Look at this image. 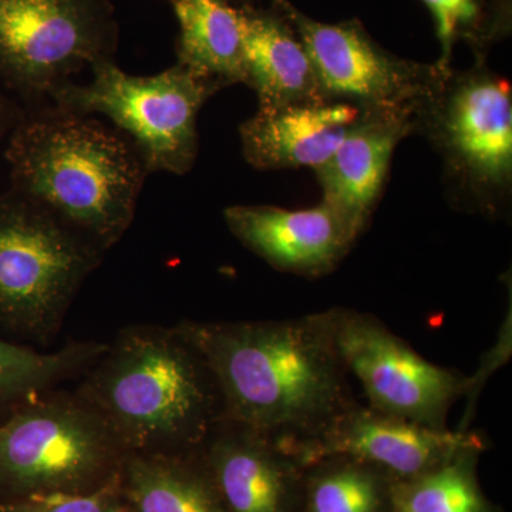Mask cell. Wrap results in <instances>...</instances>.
<instances>
[{
  "label": "cell",
  "instance_id": "6da1fadb",
  "mask_svg": "<svg viewBox=\"0 0 512 512\" xmlns=\"http://www.w3.org/2000/svg\"><path fill=\"white\" fill-rule=\"evenodd\" d=\"M175 326L217 380L221 420L259 431L282 447L315 440L357 402L323 312Z\"/></svg>",
  "mask_w": 512,
  "mask_h": 512
},
{
  "label": "cell",
  "instance_id": "7a4b0ae2",
  "mask_svg": "<svg viewBox=\"0 0 512 512\" xmlns=\"http://www.w3.org/2000/svg\"><path fill=\"white\" fill-rule=\"evenodd\" d=\"M10 190L106 254L136 218L147 165L117 128L55 104L25 107L5 151Z\"/></svg>",
  "mask_w": 512,
  "mask_h": 512
},
{
  "label": "cell",
  "instance_id": "3957f363",
  "mask_svg": "<svg viewBox=\"0 0 512 512\" xmlns=\"http://www.w3.org/2000/svg\"><path fill=\"white\" fill-rule=\"evenodd\" d=\"M76 393L130 453L198 450L222 417L217 380L177 326L120 330Z\"/></svg>",
  "mask_w": 512,
  "mask_h": 512
},
{
  "label": "cell",
  "instance_id": "277c9868",
  "mask_svg": "<svg viewBox=\"0 0 512 512\" xmlns=\"http://www.w3.org/2000/svg\"><path fill=\"white\" fill-rule=\"evenodd\" d=\"M414 133L443 161L451 204L483 217L507 215L512 192V94L485 60L451 67L414 113Z\"/></svg>",
  "mask_w": 512,
  "mask_h": 512
},
{
  "label": "cell",
  "instance_id": "5b68a950",
  "mask_svg": "<svg viewBox=\"0 0 512 512\" xmlns=\"http://www.w3.org/2000/svg\"><path fill=\"white\" fill-rule=\"evenodd\" d=\"M103 255L36 202L0 195V329L50 342Z\"/></svg>",
  "mask_w": 512,
  "mask_h": 512
},
{
  "label": "cell",
  "instance_id": "8992f818",
  "mask_svg": "<svg viewBox=\"0 0 512 512\" xmlns=\"http://www.w3.org/2000/svg\"><path fill=\"white\" fill-rule=\"evenodd\" d=\"M90 69L89 83L64 84L50 103L77 116L107 117L134 144L150 174L190 173L198 156V114L220 84L180 63L154 76H131L114 59Z\"/></svg>",
  "mask_w": 512,
  "mask_h": 512
},
{
  "label": "cell",
  "instance_id": "52a82bcc",
  "mask_svg": "<svg viewBox=\"0 0 512 512\" xmlns=\"http://www.w3.org/2000/svg\"><path fill=\"white\" fill-rule=\"evenodd\" d=\"M111 0H0V84L23 107L119 49Z\"/></svg>",
  "mask_w": 512,
  "mask_h": 512
},
{
  "label": "cell",
  "instance_id": "ba28073f",
  "mask_svg": "<svg viewBox=\"0 0 512 512\" xmlns=\"http://www.w3.org/2000/svg\"><path fill=\"white\" fill-rule=\"evenodd\" d=\"M126 457L76 392L39 394L0 421V484L29 495L79 493Z\"/></svg>",
  "mask_w": 512,
  "mask_h": 512
},
{
  "label": "cell",
  "instance_id": "9c48e42d",
  "mask_svg": "<svg viewBox=\"0 0 512 512\" xmlns=\"http://www.w3.org/2000/svg\"><path fill=\"white\" fill-rule=\"evenodd\" d=\"M323 315L367 406L431 429H448V413L463 397L466 375L424 359L372 313L332 308Z\"/></svg>",
  "mask_w": 512,
  "mask_h": 512
},
{
  "label": "cell",
  "instance_id": "30bf717a",
  "mask_svg": "<svg viewBox=\"0 0 512 512\" xmlns=\"http://www.w3.org/2000/svg\"><path fill=\"white\" fill-rule=\"evenodd\" d=\"M285 13L315 69L323 96L362 110H417L447 70L387 52L357 19L323 23L289 0H274ZM450 70V69H448Z\"/></svg>",
  "mask_w": 512,
  "mask_h": 512
},
{
  "label": "cell",
  "instance_id": "8fae6325",
  "mask_svg": "<svg viewBox=\"0 0 512 512\" xmlns=\"http://www.w3.org/2000/svg\"><path fill=\"white\" fill-rule=\"evenodd\" d=\"M470 447L487 443L476 431L431 429L356 402L315 440L286 450L305 467L323 457L348 456L403 481L429 473Z\"/></svg>",
  "mask_w": 512,
  "mask_h": 512
},
{
  "label": "cell",
  "instance_id": "7c38bea8",
  "mask_svg": "<svg viewBox=\"0 0 512 512\" xmlns=\"http://www.w3.org/2000/svg\"><path fill=\"white\" fill-rule=\"evenodd\" d=\"M234 237L276 271L316 279L332 274L359 239L332 205L308 210L234 205L224 211Z\"/></svg>",
  "mask_w": 512,
  "mask_h": 512
},
{
  "label": "cell",
  "instance_id": "4fadbf2b",
  "mask_svg": "<svg viewBox=\"0 0 512 512\" xmlns=\"http://www.w3.org/2000/svg\"><path fill=\"white\" fill-rule=\"evenodd\" d=\"M200 450L229 512H302L306 467L278 441L220 420Z\"/></svg>",
  "mask_w": 512,
  "mask_h": 512
},
{
  "label": "cell",
  "instance_id": "5bb4252c",
  "mask_svg": "<svg viewBox=\"0 0 512 512\" xmlns=\"http://www.w3.org/2000/svg\"><path fill=\"white\" fill-rule=\"evenodd\" d=\"M414 113L366 111L333 156L313 170L322 201L338 210L359 237L382 198L394 150L414 133Z\"/></svg>",
  "mask_w": 512,
  "mask_h": 512
},
{
  "label": "cell",
  "instance_id": "9a60e30c",
  "mask_svg": "<svg viewBox=\"0 0 512 512\" xmlns=\"http://www.w3.org/2000/svg\"><path fill=\"white\" fill-rule=\"evenodd\" d=\"M365 113L340 101L258 109L239 127L242 153L256 170H316Z\"/></svg>",
  "mask_w": 512,
  "mask_h": 512
},
{
  "label": "cell",
  "instance_id": "2e32d148",
  "mask_svg": "<svg viewBox=\"0 0 512 512\" xmlns=\"http://www.w3.org/2000/svg\"><path fill=\"white\" fill-rule=\"evenodd\" d=\"M235 8L244 49L245 84L258 96L259 109L328 101L301 37L281 8L276 3L268 9L252 3Z\"/></svg>",
  "mask_w": 512,
  "mask_h": 512
},
{
  "label": "cell",
  "instance_id": "e0dca14e",
  "mask_svg": "<svg viewBox=\"0 0 512 512\" xmlns=\"http://www.w3.org/2000/svg\"><path fill=\"white\" fill-rule=\"evenodd\" d=\"M200 448L126 454L127 494L136 511L229 512Z\"/></svg>",
  "mask_w": 512,
  "mask_h": 512
},
{
  "label": "cell",
  "instance_id": "ac0fdd59",
  "mask_svg": "<svg viewBox=\"0 0 512 512\" xmlns=\"http://www.w3.org/2000/svg\"><path fill=\"white\" fill-rule=\"evenodd\" d=\"M180 25L177 63L220 84H245L244 49L237 8L229 0H173Z\"/></svg>",
  "mask_w": 512,
  "mask_h": 512
},
{
  "label": "cell",
  "instance_id": "d6986e66",
  "mask_svg": "<svg viewBox=\"0 0 512 512\" xmlns=\"http://www.w3.org/2000/svg\"><path fill=\"white\" fill-rule=\"evenodd\" d=\"M106 348L107 343L70 342L45 353L0 339V421L64 380L83 375Z\"/></svg>",
  "mask_w": 512,
  "mask_h": 512
},
{
  "label": "cell",
  "instance_id": "ffe728a7",
  "mask_svg": "<svg viewBox=\"0 0 512 512\" xmlns=\"http://www.w3.org/2000/svg\"><path fill=\"white\" fill-rule=\"evenodd\" d=\"M394 481L359 458H320L306 466L302 512H394Z\"/></svg>",
  "mask_w": 512,
  "mask_h": 512
},
{
  "label": "cell",
  "instance_id": "44dd1931",
  "mask_svg": "<svg viewBox=\"0 0 512 512\" xmlns=\"http://www.w3.org/2000/svg\"><path fill=\"white\" fill-rule=\"evenodd\" d=\"M485 448H466L429 473L394 481V512H504L478 481V460Z\"/></svg>",
  "mask_w": 512,
  "mask_h": 512
},
{
  "label": "cell",
  "instance_id": "7402d4cb",
  "mask_svg": "<svg viewBox=\"0 0 512 512\" xmlns=\"http://www.w3.org/2000/svg\"><path fill=\"white\" fill-rule=\"evenodd\" d=\"M430 10L440 43L437 66L451 69L454 47L463 40L485 60L488 47L511 29V0H421Z\"/></svg>",
  "mask_w": 512,
  "mask_h": 512
},
{
  "label": "cell",
  "instance_id": "603a6c76",
  "mask_svg": "<svg viewBox=\"0 0 512 512\" xmlns=\"http://www.w3.org/2000/svg\"><path fill=\"white\" fill-rule=\"evenodd\" d=\"M512 356V303L511 288L510 298H508V309L505 312L503 322L497 332V338L490 349L485 350L481 356L480 363L476 372L466 377V386H464V399L467 400L466 412L463 419L458 423V431L470 430L471 421L476 413L477 402L480 400L484 387L487 386L488 380L501 369L507 366Z\"/></svg>",
  "mask_w": 512,
  "mask_h": 512
},
{
  "label": "cell",
  "instance_id": "cb8c5ba5",
  "mask_svg": "<svg viewBox=\"0 0 512 512\" xmlns=\"http://www.w3.org/2000/svg\"><path fill=\"white\" fill-rule=\"evenodd\" d=\"M111 483L92 493H47L29 495L6 512H107Z\"/></svg>",
  "mask_w": 512,
  "mask_h": 512
},
{
  "label": "cell",
  "instance_id": "d4e9b609",
  "mask_svg": "<svg viewBox=\"0 0 512 512\" xmlns=\"http://www.w3.org/2000/svg\"><path fill=\"white\" fill-rule=\"evenodd\" d=\"M25 107L0 84V150L8 143L13 128L22 119Z\"/></svg>",
  "mask_w": 512,
  "mask_h": 512
},
{
  "label": "cell",
  "instance_id": "484cf974",
  "mask_svg": "<svg viewBox=\"0 0 512 512\" xmlns=\"http://www.w3.org/2000/svg\"><path fill=\"white\" fill-rule=\"evenodd\" d=\"M231 2V0H229ZM235 2H238L239 5H245V3H252V0H235Z\"/></svg>",
  "mask_w": 512,
  "mask_h": 512
},
{
  "label": "cell",
  "instance_id": "4316f807",
  "mask_svg": "<svg viewBox=\"0 0 512 512\" xmlns=\"http://www.w3.org/2000/svg\"><path fill=\"white\" fill-rule=\"evenodd\" d=\"M170 2H173V0H170Z\"/></svg>",
  "mask_w": 512,
  "mask_h": 512
}]
</instances>
